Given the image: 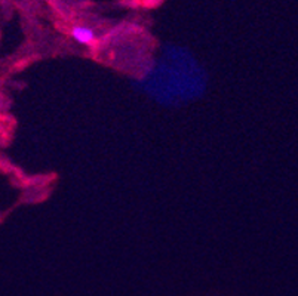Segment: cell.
Listing matches in <instances>:
<instances>
[{"label": "cell", "mask_w": 298, "mask_h": 296, "mask_svg": "<svg viewBox=\"0 0 298 296\" xmlns=\"http://www.w3.org/2000/svg\"><path fill=\"white\" fill-rule=\"evenodd\" d=\"M73 37L82 45H91L95 40L94 32L91 29H86V27H74L73 29Z\"/></svg>", "instance_id": "cell-1"}]
</instances>
